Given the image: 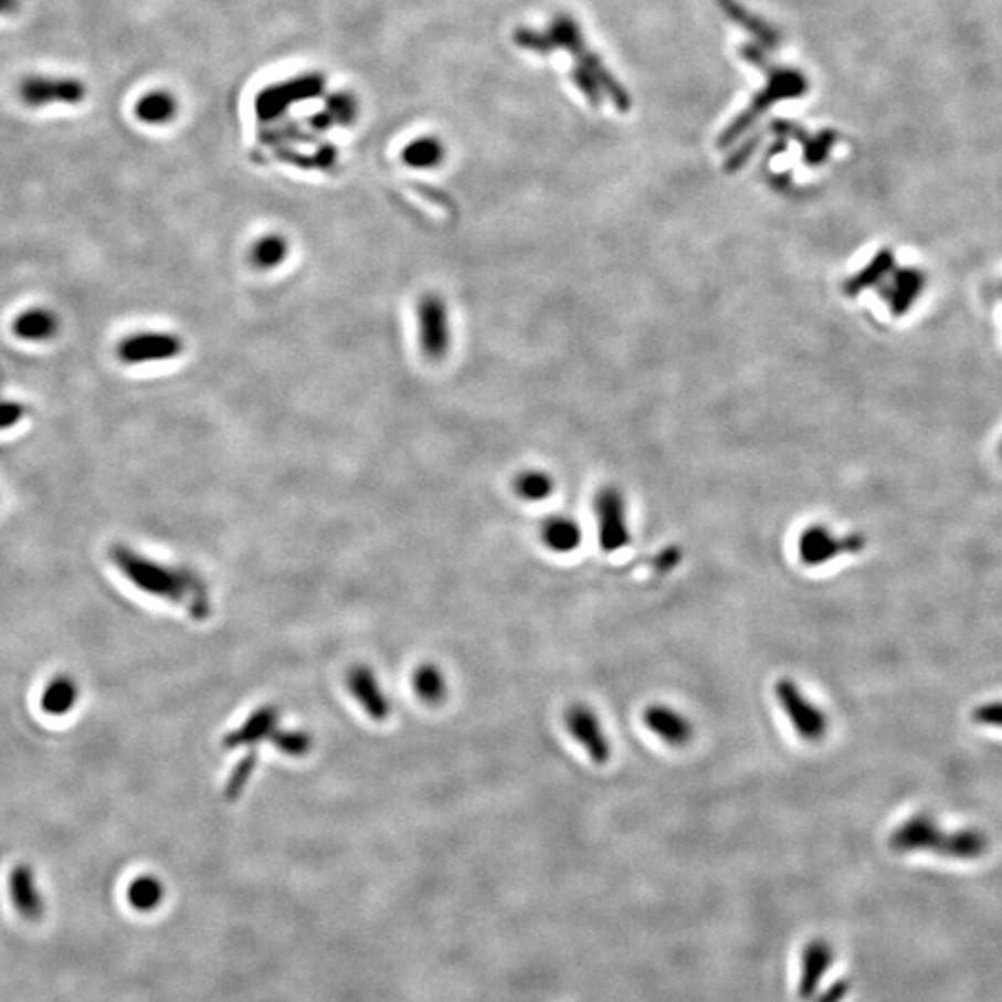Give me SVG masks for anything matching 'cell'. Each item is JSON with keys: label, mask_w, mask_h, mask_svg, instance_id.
Instances as JSON below:
<instances>
[{"label": "cell", "mask_w": 1002, "mask_h": 1002, "mask_svg": "<svg viewBox=\"0 0 1002 1002\" xmlns=\"http://www.w3.org/2000/svg\"><path fill=\"white\" fill-rule=\"evenodd\" d=\"M108 557L128 583L138 591L146 592L147 597L182 605L198 622L209 619L212 611L209 587L198 572L157 561L123 542L112 545Z\"/></svg>", "instance_id": "cell-1"}, {"label": "cell", "mask_w": 1002, "mask_h": 1002, "mask_svg": "<svg viewBox=\"0 0 1002 1002\" xmlns=\"http://www.w3.org/2000/svg\"><path fill=\"white\" fill-rule=\"evenodd\" d=\"M516 45L521 49H528L534 53L548 54L553 53L557 49L568 51L574 59L576 86L580 92L591 101L592 106H600L602 95H609L614 106L620 112L630 110V97L627 93L620 87L619 82L614 81L611 73L603 67L602 62L597 54L589 51L581 30L578 29L574 19L570 15H559L551 21L550 27L545 32L531 29H518L515 34Z\"/></svg>", "instance_id": "cell-2"}, {"label": "cell", "mask_w": 1002, "mask_h": 1002, "mask_svg": "<svg viewBox=\"0 0 1002 1002\" xmlns=\"http://www.w3.org/2000/svg\"><path fill=\"white\" fill-rule=\"evenodd\" d=\"M892 851L900 854L930 852L952 859H977L990 848V841L980 830L941 829L928 813H916L893 830L889 835Z\"/></svg>", "instance_id": "cell-3"}, {"label": "cell", "mask_w": 1002, "mask_h": 1002, "mask_svg": "<svg viewBox=\"0 0 1002 1002\" xmlns=\"http://www.w3.org/2000/svg\"><path fill=\"white\" fill-rule=\"evenodd\" d=\"M741 54L747 62L756 65L761 71H766L767 84L753 97L747 110L742 112L741 116H737L736 122L726 128L719 139L720 146H728L731 141H736L778 101L797 99V97H802L808 92V81H805V76L802 73L789 70V67H777V65L769 64V60L766 59V54L761 53L759 46H742Z\"/></svg>", "instance_id": "cell-4"}, {"label": "cell", "mask_w": 1002, "mask_h": 1002, "mask_svg": "<svg viewBox=\"0 0 1002 1002\" xmlns=\"http://www.w3.org/2000/svg\"><path fill=\"white\" fill-rule=\"evenodd\" d=\"M418 348L423 359L433 365L444 362L453 346L452 313L436 292H425L416 303Z\"/></svg>", "instance_id": "cell-5"}, {"label": "cell", "mask_w": 1002, "mask_h": 1002, "mask_svg": "<svg viewBox=\"0 0 1002 1002\" xmlns=\"http://www.w3.org/2000/svg\"><path fill=\"white\" fill-rule=\"evenodd\" d=\"M774 695L785 719L802 741L815 745L829 736L830 720L823 707L811 700L794 679H778Z\"/></svg>", "instance_id": "cell-6"}, {"label": "cell", "mask_w": 1002, "mask_h": 1002, "mask_svg": "<svg viewBox=\"0 0 1002 1002\" xmlns=\"http://www.w3.org/2000/svg\"><path fill=\"white\" fill-rule=\"evenodd\" d=\"M184 338L171 330H136L116 344V359L123 366L162 365L184 354Z\"/></svg>", "instance_id": "cell-7"}, {"label": "cell", "mask_w": 1002, "mask_h": 1002, "mask_svg": "<svg viewBox=\"0 0 1002 1002\" xmlns=\"http://www.w3.org/2000/svg\"><path fill=\"white\" fill-rule=\"evenodd\" d=\"M18 93L29 108L76 106L86 101L87 86L76 76L32 75L19 82Z\"/></svg>", "instance_id": "cell-8"}, {"label": "cell", "mask_w": 1002, "mask_h": 1002, "mask_svg": "<svg viewBox=\"0 0 1002 1002\" xmlns=\"http://www.w3.org/2000/svg\"><path fill=\"white\" fill-rule=\"evenodd\" d=\"M568 736L589 756L598 767L608 766L613 756V745L603 730L598 713L587 704H572L565 713Z\"/></svg>", "instance_id": "cell-9"}, {"label": "cell", "mask_w": 1002, "mask_h": 1002, "mask_svg": "<svg viewBox=\"0 0 1002 1002\" xmlns=\"http://www.w3.org/2000/svg\"><path fill=\"white\" fill-rule=\"evenodd\" d=\"M865 539L862 535L837 537L824 526H810L799 537V557L805 567H824L845 553L864 551Z\"/></svg>", "instance_id": "cell-10"}, {"label": "cell", "mask_w": 1002, "mask_h": 1002, "mask_svg": "<svg viewBox=\"0 0 1002 1002\" xmlns=\"http://www.w3.org/2000/svg\"><path fill=\"white\" fill-rule=\"evenodd\" d=\"M598 518V537L605 553H614L630 545V526L624 498L614 488H605L594 502Z\"/></svg>", "instance_id": "cell-11"}, {"label": "cell", "mask_w": 1002, "mask_h": 1002, "mask_svg": "<svg viewBox=\"0 0 1002 1002\" xmlns=\"http://www.w3.org/2000/svg\"><path fill=\"white\" fill-rule=\"evenodd\" d=\"M321 87H324V78L316 75H302L291 78V81L278 82L275 86L266 87L256 97V112L264 122H267L288 110L291 106H294L292 103L316 97L321 92Z\"/></svg>", "instance_id": "cell-12"}, {"label": "cell", "mask_w": 1002, "mask_h": 1002, "mask_svg": "<svg viewBox=\"0 0 1002 1002\" xmlns=\"http://www.w3.org/2000/svg\"><path fill=\"white\" fill-rule=\"evenodd\" d=\"M927 273L921 267H893L880 284V296L893 316H906L927 288Z\"/></svg>", "instance_id": "cell-13"}, {"label": "cell", "mask_w": 1002, "mask_h": 1002, "mask_svg": "<svg viewBox=\"0 0 1002 1002\" xmlns=\"http://www.w3.org/2000/svg\"><path fill=\"white\" fill-rule=\"evenodd\" d=\"M643 723L668 748H685L695 737V726L685 713L668 704H650L644 707Z\"/></svg>", "instance_id": "cell-14"}, {"label": "cell", "mask_w": 1002, "mask_h": 1002, "mask_svg": "<svg viewBox=\"0 0 1002 1002\" xmlns=\"http://www.w3.org/2000/svg\"><path fill=\"white\" fill-rule=\"evenodd\" d=\"M349 695L359 704L360 709L376 723H384L392 713V702L384 693L383 685L377 678L376 671L368 665L351 666L346 678Z\"/></svg>", "instance_id": "cell-15"}, {"label": "cell", "mask_w": 1002, "mask_h": 1002, "mask_svg": "<svg viewBox=\"0 0 1002 1002\" xmlns=\"http://www.w3.org/2000/svg\"><path fill=\"white\" fill-rule=\"evenodd\" d=\"M13 337L23 344H46L59 337L62 318L54 308L30 305L19 310L10 324Z\"/></svg>", "instance_id": "cell-16"}, {"label": "cell", "mask_w": 1002, "mask_h": 1002, "mask_svg": "<svg viewBox=\"0 0 1002 1002\" xmlns=\"http://www.w3.org/2000/svg\"><path fill=\"white\" fill-rule=\"evenodd\" d=\"M278 723H281V715H278L277 707H259L242 725L223 737V747L226 750L256 748L267 739L272 741L273 734L278 730Z\"/></svg>", "instance_id": "cell-17"}, {"label": "cell", "mask_w": 1002, "mask_h": 1002, "mask_svg": "<svg viewBox=\"0 0 1002 1002\" xmlns=\"http://www.w3.org/2000/svg\"><path fill=\"white\" fill-rule=\"evenodd\" d=\"M8 893L13 908L27 921H40L45 911V903L35 882V873L30 865L19 864L8 876Z\"/></svg>", "instance_id": "cell-18"}, {"label": "cell", "mask_w": 1002, "mask_h": 1002, "mask_svg": "<svg viewBox=\"0 0 1002 1002\" xmlns=\"http://www.w3.org/2000/svg\"><path fill=\"white\" fill-rule=\"evenodd\" d=\"M291 240L281 232H266L256 238L247 251V261L256 272H275L291 256Z\"/></svg>", "instance_id": "cell-19"}, {"label": "cell", "mask_w": 1002, "mask_h": 1002, "mask_svg": "<svg viewBox=\"0 0 1002 1002\" xmlns=\"http://www.w3.org/2000/svg\"><path fill=\"white\" fill-rule=\"evenodd\" d=\"M134 114L146 125L162 127L173 122L179 114V101L168 89H152L139 97L134 106Z\"/></svg>", "instance_id": "cell-20"}, {"label": "cell", "mask_w": 1002, "mask_h": 1002, "mask_svg": "<svg viewBox=\"0 0 1002 1002\" xmlns=\"http://www.w3.org/2000/svg\"><path fill=\"white\" fill-rule=\"evenodd\" d=\"M542 545L553 553H572L583 540L581 528L572 518L567 516H551L546 518L540 528Z\"/></svg>", "instance_id": "cell-21"}, {"label": "cell", "mask_w": 1002, "mask_h": 1002, "mask_svg": "<svg viewBox=\"0 0 1002 1002\" xmlns=\"http://www.w3.org/2000/svg\"><path fill=\"white\" fill-rule=\"evenodd\" d=\"M81 689L70 674L54 676L41 693L40 706L51 717H64L76 706Z\"/></svg>", "instance_id": "cell-22"}, {"label": "cell", "mask_w": 1002, "mask_h": 1002, "mask_svg": "<svg viewBox=\"0 0 1002 1002\" xmlns=\"http://www.w3.org/2000/svg\"><path fill=\"white\" fill-rule=\"evenodd\" d=\"M444 158H446V147L436 136H420V138L411 139L401 149V160L407 168L420 169V171L439 168L444 162Z\"/></svg>", "instance_id": "cell-23"}, {"label": "cell", "mask_w": 1002, "mask_h": 1002, "mask_svg": "<svg viewBox=\"0 0 1002 1002\" xmlns=\"http://www.w3.org/2000/svg\"><path fill=\"white\" fill-rule=\"evenodd\" d=\"M412 690L423 704L441 706L447 696L446 676L433 663H422L412 673Z\"/></svg>", "instance_id": "cell-24"}, {"label": "cell", "mask_w": 1002, "mask_h": 1002, "mask_svg": "<svg viewBox=\"0 0 1002 1002\" xmlns=\"http://www.w3.org/2000/svg\"><path fill=\"white\" fill-rule=\"evenodd\" d=\"M164 897H166V889L157 876L139 875L127 887V903L130 904L133 910L141 911V914L157 910L158 906L162 904Z\"/></svg>", "instance_id": "cell-25"}, {"label": "cell", "mask_w": 1002, "mask_h": 1002, "mask_svg": "<svg viewBox=\"0 0 1002 1002\" xmlns=\"http://www.w3.org/2000/svg\"><path fill=\"white\" fill-rule=\"evenodd\" d=\"M719 7L723 8V12H725L734 23L739 24V27H745V29H747L750 34L756 35L763 45H778L780 35H778L766 21L753 18L752 13L748 12L747 8H742L737 0H719Z\"/></svg>", "instance_id": "cell-26"}, {"label": "cell", "mask_w": 1002, "mask_h": 1002, "mask_svg": "<svg viewBox=\"0 0 1002 1002\" xmlns=\"http://www.w3.org/2000/svg\"><path fill=\"white\" fill-rule=\"evenodd\" d=\"M513 488H515L516 496L524 502H542L553 494L556 483L551 479V475L546 474L542 470H524L516 475Z\"/></svg>", "instance_id": "cell-27"}, {"label": "cell", "mask_w": 1002, "mask_h": 1002, "mask_svg": "<svg viewBox=\"0 0 1002 1002\" xmlns=\"http://www.w3.org/2000/svg\"><path fill=\"white\" fill-rule=\"evenodd\" d=\"M357 117V103L349 93L330 95L329 103L319 112L314 125L319 128L335 127V125H349Z\"/></svg>", "instance_id": "cell-28"}, {"label": "cell", "mask_w": 1002, "mask_h": 1002, "mask_svg": "<svg viewBox=\"0 0 1002 1002\" xmlns=\"http://www.w3.org/2000/svg\"><path fill=\"white\" fill-rule=\"evenodd\" d=\"M895 266L897 264H895V253L893 251L884 250L880 253H876L875 259L862 272L857 273L856 277L852 278V291L862 292L873 288V286H880L882 281L893 272Z\"/></svg>", "instance_id": "cell-29"}, {"label": "cell", "mask_w": 1002, "mask_h": 1002, "mask_svg": "<svg viewBox=\"0 0 1002 1002\" xmlns=\"http://www.w3.org/2000/svg\"><path fill=\"white\" fill-rule=\"evenodd\" d=\"M256 761H259V753H256L255 748L245 753L244 758L238 759V763L232 767L231 777L225 783L226 800L238 799L240 794L244 793V789L247 788V783L255 774Z\"/></svg>", "instance_id": "cell-30"}, {"label": "cell", "mask_w": 1002, "mask_h": 1002, "mask_svg": "<svg viewBox=\"0 0 1002 1002\" xmlns=\"http://www.w3.org/2000/svg\"><path fill=\"white\" fill-rule=\"evenodd\" d=\"M273 747L291 758H303L313 748V737L305 730H283L278 728L272 737Z\"/></svg>", "instance_id": "cell-31"}, {"label": "cell", "mask_w": 1002, "mask_h": 1002, "mask_svg": "<svg viewBox=\"0 0 1002 1002\" xmlns=\"http://www.w3.org/2000/svg\"><path fill=\"white\" fill-rule=\"evenodd\" d=\"M808 950H810V954L805 958V971L804 977H802V982H804L802 988H804L805 995L811 990V985L819 982V977L826 969L830 958L829 947H824L823 943L811 945Z\"/></svg>", "instance_id": "cell-32"}, {"label": "cell", "mask_w": 1002, "mask_h": 1002, "mask_svg": "<svg viewBox=\"0 0 1002 1002\" xmlns=\"http://www.w3.org/2000/svg\"><path fill=\"white\" fill-rule=\"evenodd\" d=\"M29 416V407L19 400H0V433L19 428Z\"/></svg>", "instance_id": "cell-33"}, {"label": "cell", "mask_w": 1002, "mask_h": 1002, "mask_svg": "<svg viewBox=\"0 0 1002 1002\" xmlns=\"http://www.w3.org/2000/svg\"><path fill=\"white\" fill-rule=\"evenodd\" d=\"M971 717L977 725L1002 730V700L988 702V704L974 707Z\"/></svg>", "instance_id": "cell-34"}, {"label": "cell", "mask_w": 1002, "mask_h": 1002, "mask_svg": "<svg viewBox=\"0 0 1002 1002\" xmlns=\"http://www.w3.org/2000/svg\"><path fill=\"white\" fill-rule=\"evenodd\" d=\"M21 0H0V15H13L19 12Z\"/></svg>", "instance_id": "cell-35"}, {"label": "cell", "mask_w": 1002, "mask_h": 1002, "mask_svg": "<svg viewBox=\"0 0 1002 1002\" xmlns=\"http://www.w3.org/2000/svg\"><path fill=\"white\" fill-rule=\"evenodd\" d=\"M1001 455H1002V442H1001Z\"/></svg>", "instance_id": "cell-36"}]
</instances>
